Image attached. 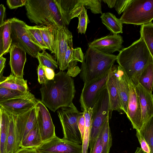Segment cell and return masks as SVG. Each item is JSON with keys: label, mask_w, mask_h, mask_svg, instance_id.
I'll use <instances>...</instances> for the list:
<instances>
[{"label": "cell", "mask_w": 153, "mask_h": 153, "mask_svg": "<svg viewBox=\"0 0 153 153\" xmlns=\"http://www.w3.org/2000/svg\"><path fill=\"white\" fill-rule=\"evenodd\" d=\"M40 91L41 102L53 112L72 103L76 93L74 79L61 71L55 74L53 79L42 84Z\"/></svg>", "instance_id": "6da1fadb"}, {"label": "cell", "mask_w": 153, "mask_h": 153, "mask_svg": "<svg viewBox=\"0 0 153 153\" xmlns=\"http://www.w3.org/2000/svg\"><path fill=\"white\" fill-rule=\"evenodd\" d=\"M116 61L128 80L136 87L143 70L153 63V56L140 38L129 46L121 49L117 56Z\"/></svg>", "instance_id": "7a4b0ae2"}, {"label": "cell", "mask_w": 153, "mask_h": 153, "mask_svg": "<svg viewBox=\"0 0 153 153\" xmlns=\"http://www.w3.org/2000/svg\"><path fill=\"white\" fill-rule=\"evenodd\" d=\"M117 58V55L102 52L88 46L81 69L80 76L84 82L108 74Z\"/></svg>", "instance_id": "3957f363"}, {"label": "cell", "mask_w": 153, "mask_h": 153, "mask_svg": "<svg viewBox=\"0 0 153 153\" xmlns=\"http://www.w3.org/2000/svg\"><path fill=\"white\" fill-rule=\"evenodd\" d=\"M25 6L31 23L40 26H64L55 0H26Z\"/></svg>", "instance_id": "277c9868"}, {"label": "cell", "mask_w": 153, "mask_h": 153, "mask_svg": "<svg viewBox=\"0 0 153 153\" xmlns=\"http://www.w3.org/2000/svg\"><path fill=\"white\" fill-rule=\"evenodd\" d=\"M120 19L122 24L142 25L152 22L153 0H133Z\"/></svg>", "instance_id": "5b68a950"}, {"label": "cell", "mask_w": 153, "mask_h": 153, "mask_svg": "<svg viewBox=\"0 0 153 153\" xmlns=\"http://www.w3.org/2000/svg\"><path fill=\"white\" fill-rule=\"evenodd\" d=\"M82 112H79L73 102L68 106L60 108L57 113L61 123L63 139L75 143L82 145L78 120Z\"/></svg>", "instance_id": "8992f818"}, {"label": "cell", "mask_w": 153, "mask_h": 153, "mask_svg": "<svg viewBox=\"0 0 153 153\" xmlns=\"http://www.w3.org/2000/svg\"><path fill=\"white\" fill-rule=\"evenodd\" d=\"M91 118V125L89 147L91 150L98 137L110 108L108 93L107 88L101 93L94 106Z\"/></svg>", "instance_id": "52a82bcc"}, {"label": "cell", "mask_w": 153, "mask_h": 153, "mask_svg": "<svg viewBox=\"0 0 153 153\" xmlns=\"http://www.w3.org/2000/svg\"><path fill=\"white\" fill-rule=\"evenodd\" d=\"M11 44H16L33 57L36 58L41 49L31 41L26 29V23L16 18L10 19Z\"/></svg>", "instance_id": "ba28073f"}, {"label": "cell", "mask_w": 153, "mask_h": 153, "mask_svg": "<svg viewBox=\"0 0 153 153\" xmlns=\"http://www.w3.org/2000/svg\"><path fill=\"white\" fill-rule=\"evenodd\" d=\"M108 74L84 83L79 100L82 111L92 108L101 93L106 88Z\"/></svg>", "instance_id": "9c48e42d"}, {"label": "cell", "mask_w": 153, "mask_h": 153, "mask_svg": "<svg viewBox=\"0 0 153 153\" xmlns=\"http://www.w3.org/2000/svg\"><path fill=\"white\" fill-rule=\"evenodd\" d=\"M54 53L55 59L62 71L66 52L68 47H73V36L66 26L54 27Z\"/></svg>", "instance_id": "30bf717a"}, {"label": "cell", "mask_w": 153, "mask_h": 153, "mask_svg": "<svg viewBox=\"0 0 153 153\" xmlns=\"http://www.w3.org/2000/svg\"><path fill=\"white\" fill-rule=\"evenodd\" d=\"M35 148L37 153H82V146L56 135Z\"/></svg>", "instance_id": "8fae6325"}, {"label": "cell", "mask_w": 153, "mask_h": 153, "mask_svg": "<svg viewBox=\"0 0 153 153\" xmlns=\"http://www.w3.org/2000/svg\"><path fill=\"white\" fill-rule=\"evenodd\" d=\"M37 100L30 92L23 97L0 102V108L16 116L21 115L35 107Z\"/></svg>", "instance_id": "7c38bea8"}, {"label": "cell", "mask_w": 153, "mask_h": 153, "mask_svg": "<svg viewBox=\"0 0 153 153\" xmlns=\"http://www.w3.org/2000/svg\"><path fill=\"white\" fill-rule=\"evenodd\" d=\"M37 123L42 142L55 136V127L46 107L38 100L35 106Z\"/></svg>", "instance_id": "4fadbf2b"}, {"label": "cell", "mask_w": 153, "mask_h": 153, "mask_svg": "<svg viewBox=\"0 0 153 153\" xmlns=\"http://www.w3.org/2000/svg\"><path fill=\"white\" fill-rule=\"evenodd\" d=\"M128 81L129 92L126 115L131 121L133 128L140 130L143 124L141 107L135 86L129 80Z\"/></svg>", "instance_id": "5bb4252c"}, {"label": "cell", "mask_w": 153, "mask_h": 153, "mask_svg": "<svg viewBox=\"0 0 153 153\" xmlns=\"http://www.w3.org/2000/svg\"><path fill=\"white\" fill-rule=\"evenodd\" d=\"M123 42V37L118 34H113L95 39L88 44L99 51L107 54H111L122 49Z\"/></svg>", "instance_id": "9a60e30c"}, {"label": "cell", "mask_w": 153, "mask_h": 153, "mask_svg": "<svg viewBox=\"0 0 153 153\" xmlns=\"http://www.w3.org/2000/svg\"><path fill=\"white\" fill-rule=\"evenodd\" d=\"M15 117L21 144L28 133L37 124L36 107L21 115L15 116Z\"/></svg>", "instance_id": "2e32d148"}, {"label": "cell", "mask_w": 153, "mask_h": 153, "mask_svg": "<svg viewBox=\"0 0 153 153\" xmlns=\"http://www.w3.org/2000/svg\"><path fill=\"white\" fill-rule=\"evenodd\" d=\"M114 65L108 72L106 82V88L108 93L109 100V119L111 118L112 111H123L117 87L116 77Z\"/></svg>", "instance_id": "e0dca14e"}, {"label": "cell", "mask_w": 153, "mask_h": 153, "mask_svg": "<svg viewBox=\"0 0 153 153\" xmlns=\"http://www.w3.org/2000/svg\"><path fill=\"white\" fill-rule=\"evenodd\" d=\"M10 65L15 76L23 78V70L26 61V52L16 44H11L10 48Z\"/></svg>", "instance_id": "ac0fdd59"}, {"label": "cell", "mask_w": 153, "mask_h": 153, "mask_svg": "<svg viewBox=\"0 0 153 153\" xmlns=\"http://www.w3.org/2000/svg\"><path fill=\"white\" fill-rule=\"evenodd\" d=\"M135 90L140 103L143 124L153 117V95L138 84Z\"/></svg>", "instance_id": "d6986e66"}, {"label": "cell", "mask_w": 153, "mask_h": 153, "mask_svg": "<svg viewBox=\"0 0 153 153\" xmlns=\"http://www.w3.org/2000/svg\"><path fill=\"white\" fill-rule=\"evenodd\" d=\"M114 67L122 110L126 114L129 92L128 79L119 65H114Z\"/></svg>", "instance_id": "ffe728a7"}, {"label": "cell", "mask_w": 153, "mask_h": 153, "mask_svg": "<svg viewBox=\"0 0 153 153\" xmlns=\"http://www.w3.org/2000/svg\"><path fill=\"white\" fill-rule=\"evenodd\" d=\"M60 13L64 26L68 25L73 19L77 17L79 0H55Z\"/></svg>", "instance_id": "44dd1931"}, {"label": "cell", "mask_w": 153, "mask_h": 153, "mask_svg": "<svg viewBox=\"0 0 153 153\" xmlns=\"http://www.w3.org/2000/svg\"><path fill=\"white\" fill-rule=\"evenodd\" d=\"M9 114L10 122L6 153H15L20 148V143L15 116Z\"/></svg>", "instance_id": "7402d4cb"}, {"label": "cell", "mask_w": 153, "mask_h": 153, "mask_svg": "<svg viewBox=\"0 0 153 153\" xmlns=\"http://www.w3.org/2000/svg\"><path fill=\"white\" fill-rule=\"evenodd\" d=\"M0 87L25 93L30 92L27 80L18 78L12 73L7 77H3L0 82Z\"/></svg>", "instance_id": "603a6c76"}, {"label": "cell", "mask_w": 153, "mask_h": 153, "mask_svg": "<svg viewBox=\"0 0 153 153\" xmlns=\"http://www.w3.org/2000/svg\"><path fill=\"white\" fill-rule=\"evenodd\" d=\"M100 18L102 23L113 34L123 33V24L120 19L113 14L109 12L102 13Z\"/></svg>", "instance_id": "cb8c5ba5"}, {"label": "cell", "mask_w": 153, "mask_h": 153, "mask_svg": "<svg viewBox=\"0 0 153 153\" xmlns=\"http://www.w3.org/2000/svg\"><path fill=\"white\" fill-rule=\"evenodd\" d=\"M1 108V123L0 134V153H6L9 131L10 117L9 113Z\"/></svg>", "instance_id": "d4e9b609"}, {"label": "cell", "mask_w": 153, "mask_h": 153, "mask_svg": "<svg viewBox=\"0 0 153 153\" xmlns=\"http://www.w3.org/2000/svg\"><path fill=\"white\" fill-rule=\"evenodd\" d=\"M109 119L108 116L103 123L99 134L102 145L101 153H109L112 146V138L109 125Z\"/></svg>", "instance_id": "484cf974"}, {"label": "cell", "mask_w": 153, "mask_h": 153, "mask_svg": "<svg viewBox=\"0 0 153 153\" xmlns=\"http://www.w3.org/2000/svg\"><path fill=\"white\" fill-rule=\"evenodd\" d=\"M84 54L80 48H75L68 47L66 52L62 71L67 69L69 65L71 62H83Z\"/></svg>", "instance_id": "4316f807"}, {"label": "cell", "mask_w": 153, "mask_h": 153, "mask_svg": "<svg viewBox=\"0 0 153 153\" xmlns=\"http://www.w3.org/2000/svg\"><path fill=\"white\" fill-rule=\"evenodd\" d=\"M42 143L38 123L20 144L21 147L36 148Z\"/></svg>", "instance_id": "83f0119b"}, {"label": "cell", "mask_w": 153, "mask_h": 153, "mask_svg": "<svg viewBox=\"0 0 153 153\" xmlns=\"http://www.w3.org/2000/svg\"><path fill=\"white\" fill-rule=\"evenodd\" d=\"M85 120V130L82 141V153H87L91 125L92 108H86L83 111Z\"/></svg>", "instance_id": "f1b7e54d"}, {"label": "cell", "mask_w": 153, "mask_h": 153, "mask_svg": "<svg viewBox=\"0 0 153 153\" xmlns=\"http://www.w3.org/2000/svg\"><path fill=\"white\" fill-rule=\"evenodd\" d=\"M26 29L32 42L41 50H45L48 48L44 42L40 33L39 26H30L26 25Z\"/></svg>", "instance_id": "f546056e"}, {"label": "cell", "mask_w": 153, "mask_h": 153, "mask_svg": "<svg viewBox=\"0 0 153 153\" xmlns=\"http://www.w3.org/2000/svg\"><path fill=\"white\" fill-rule=\"evenodd\" d=\"M140 38L143 40L153 56V23L152 22L141 25Z\"/></svg>", "instance_id": "4dcf8cb0"}, {"label": "cell", "mask_w": 153, "mask_h": 153, "mask_svg": "<svg viewBox=\"0 0 153 153\" xmlns=\"http://www.w3.org/2000/svg\"><path fill=\"white\" fill-rule=\"evenodd\" d=\"M153 83V63L147 67L141 74L138 81L145 89L152 93Z\"/></svg>", "instance_id": "1f68e13d"}, {"label": "cell", "mask_w": 153, "mask_h": 153, "mask_svg": "<svg viewBox=\"0 0 153 153\" xmlns=\"http://www.w3.org/2000/svg\"><path fill=\"white\" fill-rule=\"evenodd\" d=\"M54 26H40L39 28L43 40L52 53H54V36L53 29Z\"/></svg>", "instance_id": "d6a6232c"}, {"label": "cell", "mask_w": 153, "mask_h": 153, "mask_svg": "<svg viewBox=\"0 0 153 153\" xmlns=\"http://www.w3.org/2000/svg\"><path fill=\"white\" fill-rule=\"evenodd\" d=\"M139 131L149 145L150 153H153V117L144 123Z\"/></svg>", "instance_id": "836d02e7"}, {"label": "cell", "mask_w": 153, "mask_h": 153, "mask_svg": "<svg viewBox=\"0 0 153 153\" xmlns=\"http://www.w3.org/2000/svg\"><path fill=\"white\" fill-rule=\"evenodd\" d=\"M36 58L39 64L49 68L53 70L58 68V64L55 59L45 50H43L42 53H38Z\"/></svg>", "instance_id": "e575fe53"}, {"label": "cell", "mask_w": 153, "mask_h": 153, "mask_svg": "<svg viewBox=\"0 0 153 153\" xmlns=\"http://www.w3.org/2000/svg\"><path fill=\"white\" fill-rule=\"evenodd\" d=\"M10 32L11 21L10 19L5 21L2 30V39L4 54H5L9 52L10 48L11 45Z\"/></svg>", "instance_id": "d590c367"}, {"label": "cell", "mask_w": 153, "mask_h": 153, "mask_svg": "<svg viewBox=\"0 0 153 153\" xmlns=\"http://www.w3.org/2000/svg\"><path fill=\"white\" fill-rule=\"evenodd\" d=\"M30 92L25 93L3 87H0V102L11 99L23 97Z\"/></svg>", "instance_id": "8d00e7d4"}, {"label": "cell", "mask_w": 153, "mask_h": 153, "mask_svg": "<svg viewBox=\"0 0 153 153\" xmlns=\"http://www.w3.org/2000/svg\"><path fill=\"white\" fill-rule=\"evenodd\" d=\"M101 0H79L81 6L89 9L94 14H102Z\"/></svg>", "instance_id": "74e56055"}, {"label": "cell", "mask_w": 153, "mask_h": 153, "mask_svg": "<svg viewBox=\"0 0 153 153\" xmlns=\"http://www.w3.org/2000/svg\"><path fill=\"white\" fill-rule=\"evenodd\" d=\"M77 17L79 23L77 27L78 33L85 34V33L88 24L90 22L87 14V10L82 6L81 10Z\"/></svg>", "instance_id": "f35d334b"}, {"label": "cell", "mask_w": 153, "mask_h": 153, "mask_svg": "<svg viewBox=\"0 0 153 153\" xmlns=\"http://www.w3.org/2000/svg\"><path fill=\"white\" fill-rule=\"evenodd\" d=\"M133 0H116L114 7L119 15L123 12Z\"/></svg>", "instance_id": "ab89813d"}, {"label": "cell", "mask_w": 153, "mask_h": 153, "mask_svg": "<svg viewBox=\"0 0 153 153\" xmlns=\"http://www.w3.org/2000/svg\"><path fill=\"white\" fill-rule=\"evenodd\" d=\"M77 62H74L71 63L68 65L67 70V74L70 76H76L81 72V69L77 65Z\"/></svg>", "instance_id": "60d3db41"}, {"label": "cell", "mask_w": 153, "mask_h": 153, "mask_svg": "<svg viewBox=\"0 0 153 153\" xmlns=\"http://www.w3.org/2000/svg\"><path fill=\"white\" fill-rule=\"evenodd\" d=\"M136 136L139 140L141 146V148L142 150L147 153H150L149 146L139 130H136Z\"/></svg>", "instance_id": "b9f144b4"}, {"label": "cell", "mask_w": 153, "mask_h": 153, "mask_svg": "<svg viewBox=\"0 0 153 153\" xmlns=\"http://www.w3.org/2000/svg\"><path fill=\"white\" fill-rule=\"evenodd\" d=\"M6 1L9 8L12 9L25 5L26 0H7Z\"/></svg>", "instance_id": "7bdbcfd3"}, {"label": "cell", "mask_w": 153, "mask_h": 153, "mask_svg": "<svg viewBox=\"0 0 153 153\" xmlns=\"http://www.w3.org/2000/svg\"><path fill=\"white\" fill-rule=\"evenodd\" d=\"M78 126L81 134L82 141L83 138L85 126V120L83 111L78 118Z\"/></svg>", "instance_id": "ee69618b"}, {"label": "cell", "mask_w": 153, "mask_h": 153, "mask_svg": "<svg viewBox=\"0 0 153 153\" xmlns=\"http://www.w3.org/2000/svg\"><path fill=\"white\" fill-rule=\"evenodd\" d=\"M37 70L38 81L39 83L41 84L45 83L48 79L46 76L42 66L40 64H39Z\"/></svg>", "instance_id": "f6af8a7d"}, {"label": "cell", "mask_w": 153, "mask_h": 153, "mask_svg": "<svg viewBox=\"0 0 153 153\" xmlns=\"http://www.w3.org/2000/svg\"><path fill=\"white\" fill-rule=\"evenodd\" d=\"M102 151V145L99 134L92 149L90 150V153H101Z\"/></svg>", "instance_id": "bcb514c9"}, {"label": "cell", "mask_w": 153, "mask_h": 153, "mask_svg": "<svg viewBox=\"0 0 153 153\" xmlns=\"http://www.w3.org/2000/svg\"><path fill=\"white\" fill-rule=\"evenodd\" d=\"M42 66L47 79L48 80L53 79L55 75L54 70L45 66Z\"/></svg>", "instance_id": "7dc6e473"}, {"label": "cell", "mask_w": 153, "mask_h": 153, "mask_svg": "<svg viewBox=\"0 0 153 153\" xmlns=\"http://www.w3.org/2000/svg\"><path fill=\"white\" fill-rule=\"evenodd\" d=\"M15 153H37L35 148L21 147Z\"/></svg>", "instance_id": "c3c4849f"}, {"label": "cell", "mask_w": 153, "mask_h": 153, "mask_svg": "<svg viewBox=\"0 0 153 153\" xmlns=\"http://www.w3.org/2000/svg\"><path fill=\"white\" fill-rule=\"evenodd\" d=\"M6 8L4 5H0V27L4 23Z\"/></svg>", "instance_id": "681fc988"}, {"label": "cell", "mask_w": 153, "mask_h": 153, "mask_svg": "<svg viewBox=\"0 0 153 153\" xmlns=\"http://www.w3.org/2000/svg\"><path fill=\"white\" fill-rule=\"evenodd\" d=\"M3 26L0 31V56L4 55V48L2 39V32Z\"/></svg>", "instance_id": "f907efd6"}, {"label": "cell", "mask_w": 153, "mask_h": 153, "mask_svg": "<svg viewBox=\"0 0 153 153\" xmlns=\"http://www.w3.org/2000/svg\"><path fill=\"white\" fill-rule=\"evenodd\" d=\"M105 3H106L109 8H110L114 7L116 4V0H102Z\"/></svg>", "instance_id": "816d5d0a"}, {"label": "cell", "mask_w": 153, "mask_h": 153, "mask_svg": "<svg viewBox=\"0 0 153 153\" xmlns=\"http://www.w3.org/2000/svg\"><path fill=\"white\" fill-rule=\"evenodd\" d=\"M6 59L3 56H0V68L4 66Z\"/></svg>", "instance_id": "f5cc1de1"}, {"label": "cell", "mask_w": 153, "mask_h": 153, "mask_svg": "<svg viewBox=\"0 0 153 153\" xmlns=\"http://www.w3.org/2000/svg\"><path fill=\"white\" fill-rule=\"evenodd\" d=\"M4 67L5 66L0 68V82H1L2 78L4 76L3 74Z\"/></svg>", "instance_id": "db71d44e"}, {"label": "cell", "mask_w": 153, "mask_h": 153, "mask_svg": "<svg viewBox=\"0 0 153 153\" xmlns=\"http://www.w3.org/2000/svg\"><path fill=\"white\" fill-rule=\"evenodd\" d=\"M134 153H147L142 150L141 148L137 147Z\"/></svg>", "instance_id": "11a10c76"}, {"label": "cell", "mask_w": 153, "mask_h": 153, "mask_svg": "<svg viewBox=\"0 0 153 153\" xmlns=\"http://www.w3.org/2000/svg\"><path fill=\"white\" fill-rule=\"evenodd\" d=\"M1 109L0 108V134L1 128Z\"/></svg>", "instance_id": "9f6ffc18"}, {"label": "cell", "mask_w": 153, "mask_h": 153, "mask_svg": "<svg viewBox=\"0 0 153 153\" xmlns=\"http://www.w3.org/2000/svg\"><path fill=\"white\" fill-rule=\"evenodd\" d=\"M4 24V23L0 27V31L1 30V29L2 28V27L3 26Z\"/></svg>", "instance_id": "6f0895ef"}]
</instances>
